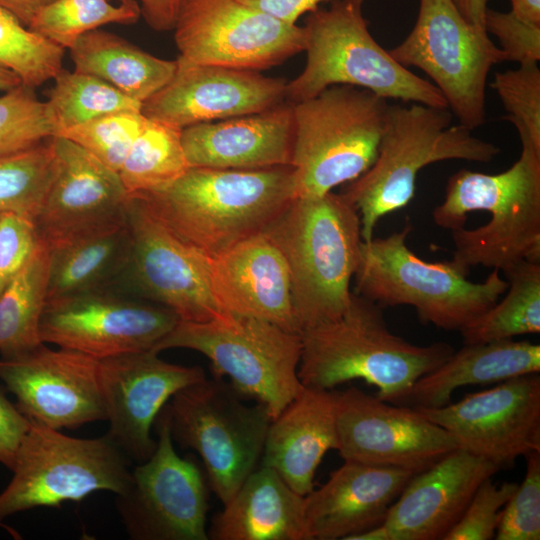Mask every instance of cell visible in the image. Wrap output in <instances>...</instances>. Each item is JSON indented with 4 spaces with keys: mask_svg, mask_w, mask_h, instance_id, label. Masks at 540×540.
Returning <instances> with one entry per match:
<instances>
[{
    "mask_svg": "<svg viewBox=\"0 0 540 540\" xmlns=\"http://www.w3.org/2000/svg\"><path fill=\"white\" fill-rule=\"evenodd\" d=\"M519 139L521 154L512 166L497 174L455 172L432 211L434 223L452 232V260L469 271L540 262V150Z\"/></svg>",
    "mask_w": 540,
    "mask_h": 540,
    "instance_id": "1",
    "label": "cell"
},
{
    "mask_svg": "<svg viewBox=\"0 0 540 540\" xmlns=\"http://www.w3.org/2000/svg\"><path fill=\"white\" fill-rule=\"evenodd\" d=\"M133 196L178 238L213 257L264 232L289 206L294 171L190 167L168 185Z\"/></svg>",
    "mask_w": 540,
    "mask_h": 540,
    "instance_id": "2",
    "label": "cell"
},
{
    "mask_svg": "<svg viewBox=\"0 0 540 540\" xmlns=\"http://www.w3.org/2000/svg\"><path fill=\"white\" fill-rule=\"evenodd\" d=\"M300 335L303 386L330 390L362 379L377 388L379 399L398 405L420 377L454 352L445 342L421 346L392 333L382 307L354 292L341 316Z\"/></svg>",
    "mask_w": 540,
    "mask_h": 540,
    "instance_id": "3",
    "label": "cell"
},
{
    "mask_svg": "<svg viewBox=\"0 0 540 540\" xmlns=\"http://www.w3.org/2000/svg\"><path fill=\"white\" fill-rule=\"evenodd\" d=\"M265 232L287 263L300 333L341 316L363 242L355 207L332 191L295 197Z\"/></svg>",
    "mask_w": 540,
    "mask_h": 540,
    "instance_id": "4",
    "label": "cell"
},
{
    "mask_svg": "<svg viewBox=\"0 0 540 540\" xmlns=\"http://www.w3.org/2000/svg\"><path fill=\"white\" fill-rule=\"evenodd\" d=\"M452 119L448 108L389 103L375 161L342 193L359 214L363 241L374 236L381 218L410 203L424 167L445 160L488 163L498 156V146Z\"/></svg>",
    "mask_w": 540,
    "mask_h": 540,
    "instance_id": "5",
    "label": "cell"
},
{
    "mask_svg": "<svg viewBox=\"0 0 540 540\" xmlns=\"http://www.w3.org/2000/svg\"><path fill=\"white\" fill-rule=\"evenodd\" d=\"M412 229L407 218L400 230L362 242L354 293L381 307L412 306L423 324L458 331L505 293L508 282L498 269L475 283L452 259H421L407 245Z\"/></svg>",
    "mask_w": 540,
    "mask_h": 540,
    "instance_id": "6",
    "label": "cell"
},
{
    "mask_svg": "<svg viewBox=\"0 0 540 540\" xmlns=\"http://www.w3.org/2000/svg\"><path fill=\"white\" fill-rule=\"evenodd\" d=\"M306 65L286 85V101L312 98L334 85L363 88L385 99L448 108L428 80L399 64L371 35L359 0H335L310 12L303 26Z\"/></svg>",
    "mask_w": 540,
    "mask_h": 540,
    "instance_id": "7",
    "label": "cell"
},
{
    "mask_svg": "<svg viewBox=\"0 0 540 540\" xmlns=\"http://www.w3.org/2000/svg\"><path fill=\"white\" fill-rule=\"evenodd\" d=\"M295 197L320 196L365 173L377 157L387 99L334 85L292 103Z\"/></svg>",
    "mask_w": 540,
    "mask_h": 540,
    "instance_id": "8",
    "label": "cell"
},
{
    "mask_svg": "<svg viewBox=\"0 0 540 540\" xmlns=\"http://www.w3.org/2000/svg\"><path fill=\"white\" fill-rule=\"evenodd\" d=\"M301 335L273 323L226 314L205 322L179 321L154 348H187L206 356L216 377L227 376L243 398L272 419L299 394Z\"/></svg>",
    "mask_w": 540,
    "mask_h": 540,
    "instance_id": "9",
    "label": "cell"
},
{
    "mask_svg": "<svg viewBox=\"0 0 540 540\" xmlns=\"http://www.w3.org/2000/svg\"><path fill=\"white\" fill-rule=\"evenodd\" d=\"M242 399L229 382L206 377L179 390L162 408L173 441L197 452L222 504L257 468L272 421L265 406Z\"/></svg>",
    "mask_w": 540,
    "mask_h": 540,
    "instance_id": "10",
    "label": "cell"
},
{
    "mask_svg": "<svg viewBox=\"0 0 540 540\" xmlns=\"http://www.w3.org/2000/svg\"><path fill=\"white\" fill-rule=\"evenodd\" d=\"M128 457L107 436L83 439L31 421L13 477L0 493L1 521L36 507L79 502L96 491L123 493L131 478Z\"/></svg>",
    "mask_w": 540,
    "mask_h": 540,
    "instance_id": "11",
    "label": "cell"
},
{
    "mask_svg": "<svg viewBox=\"0 0 540 540\" xmlns=\"http://www.w3.org/2000/svg\"><path fill=\"white\" fill-rule=\"evenodd\" d=\"M406 68L423 71L459 124L474 130L486 118L485 92L491 68L503 51L483 27L467 21L453 0H419L415 24L389 50Z\"/></svg>",
    "mask_w": 540,
    "mask_h": 540,
    "instance_id": "12",
    "label": "cell"
},
{
    "mask_svg": "<svg viewBox=\"0 0 540 540\" xmlns=\"http://www.w3.org/2000/svg\"><path fill=\"white\" fill-rule=\"evenodd\" d=\"M126 223L129 256L108 289L167 307L181 321L226 315L212 294L210 256L178 238L133 195L127 201Z\"/></svg>",
    "mask_w": 540,
    "mask_h": 540,
    "instance_id": "13",
    "label": "cell"
},
{
    "mask_svg": "<svg viewBox=\"0 0 540 540\" xmlns=\"http://www.w3.org/2000/svg\"><path fill=\"white\" fill-rule=\"evenodd\" d=\"M155 451L132 471L116 508L134 540H208L209 485L197 462L181 457L173 446L161 410Z\"/></svg>",
    "mask_w": 540,
    "mask_h": 540,
    "instance_id": "14",
    "label": "cell"
},
{
    "mask_svg": "<svg viewBox=\"0 0 540 540\" xmlns=\"http://www.w3.org/2000/svg\"><path fill=\"white\" fill-rule=\"evenodd\" d=\"M173 30L179 57L196 64L260 72L305 48L303 26L239 0H183Z\"/></svg>",
    "mask_w": 540,
    "mask_h": 540,
    "instance_id": "15",
    "label": "cell"
},
{
    "mask_svg": "<svg viewBox=\"0 0 540 540\" xmlns=\"http://www.w3.org/2000/svg\"><path fill=\"white\" fill-rule=\"evenodd\" d=\"M179 321L167 307L101 288L46 302L39 335L100 360L153 350Z\"/></svg>",
    "mask_w": 540,
    "mask_h": 540,
    "instance_id": "16",
    "label": "cell"
},
{
    "mask_svg": "<svg viewBox=\"0 0 540 540\" xmlns=\"http://www.w3.org/2000/svg\"><path fill=\"white\" fill-rule=\"evenodd\" d=\"M337 448L344 461L420 473L459 448L418 410L349 387L335 392Z\"/></svg>",
    "mask_w": 540,
    "mask_h": 540,
    "instance_id": "17",
    "label": "cell"
},
{
    "mask_svg": "<svg viewBox=\"0 0 540 540\" xmlns=\"http://www.w3.org/2000/svg\"><path fill=\"white\" fill-rule=\"evenodd\" d=\"M415 409L446 430L459 448L499 469L540 451L539 373L499 382L442 407Z\"/></svg>",
    "mask_w": 540,
    "mask_h": 540,
    "instance_id": "18",
    "label": "cell"
},
{
    "mask_svg": "<svg viewBox=\"0 0 540 540\" xmlns=\"http://www.w3.org/2000/svg\"><path fill=\"white\" fill-rule=\"evenodd\" d=\"M0 379L30 421L60 430L106 419L99 360L87 354L42 343L23 355L1 358Z\"/></svg>",
    "mask_w": 540,
    "mask_h": 540,
    "instance_id": "19",
    "label": "cell"
},
{
    "mask_svg": "<svg viewBox=\"0 0 540 540\" xmlns=\"http://www.w3.org/2000/svg\"><path fill=\"white\" fill-rule=\"evenodd\" d=\"M148 350L99 360L107 436L135 462L146 461L157 441L151 427L168 400L179 390L206 378L199 366H183Z\"/></svg>",
    "mask_w": 540,
    "mask_h": 540,
    "instance_id": "20",
    "label": "cell"
},
{
    "mask_svg": "<svg viewBox=\"0 0 540 540\" xmlns=\"http://www.w3.org/2000/svg\"><path fill=\"white\" fill-rule=\"evenodd\" d=\"M51 143L54 171L33 220L40 240L52 248L124 222L129 195L118 172L65 137Z\"/></svg>",
    "mask_w": 540,
    "mask_h": 540,
    "instance_id": "21",
    "label": "cell"
},
{
    "mask_svg": "<svg viewBox=\"0 0 540 540\" xmlns=\"http://www.w3.org/2000/svg\"><path fill=\"white\" fill-rule=\"evenodd\" d=\"M172 78L142 103V114L179 129L261 112L286 101L287 82L259 71L196 64L180 57Z\"/></svg>",
    "mask_w": 540,
    "mask_h": 540,
    "instance_id": "22",
    "label": "cell"
},
{
    "mask_svg": "<svg viewBox=\"0 0 540 540\" xmlns=\"http://www.w3.org/2000/svg\"><path fill=\"white\" fill-rule=\"evenodd\" d=\"M210 283L223 313L300 333L287 263L265 231L211 257Z\"/></svg>",
    "mask_w": 540,
    "mask_h": 540,
    "instance_id": "23",
    "label": "cell"
},
{
    "mask_svg": "<svg viewBox=\"0 0 540 540\" xmlns=\"http://www.w3.org/2000/svg\"><path fill=\"white\" fill-rule=\"evenodd\" d=\"M499 470L491 462L457 448L414 474L383 523L391 540H443L477 488Z\"/></svg>",
    "mask_w": 540,
    "mask_h": 540,
    "instance_id": "24",
    "label": "cell"
},
{
    "mask_svg": "<svg viewBox=\"0 0 540 540\" xmlns=\"http://www.w3.org/2000/svg\"><path fill=\"white\" fill-rule=\"evenodd\" d=\"M414 473L344 461L328 481L305 496L308 540H349L383 524Z\"/></svg>",
    "mask_w": 540,
    "mask_h": 540,
    "instance_id": "25",
    "label": "cell"
},
{
    "mask_svg": "<svg viewBox=\"0 0 540 540\" xmlns=\"http://www.w3.org/2000/svg\"><path fill=\"white\" fill-rule=\"evenodd\" d=\"M293 140V105L289 101L261 112L199 123L181 131L189 167L291 166Z\"/></svg>",
    "mask_w": 540,
    "mask_h": 540,
    "instance_id": "26",
    "label": "cell"
},
{
    "mask_svg": "<svg viewBox=\"0 0 540 540\" xmlns=\"http://www.w3.org/2000/svg\"><path fill=\"white\" fill-rule=\"evenodd\" d=\"M336 448L335 392L303 386L272 419L260 463L306 496L314 489V475L323 456Z\"/></svg>",
    "mask_w": 540,
    "mask_h": 540,
    "instance_id": "27",
    "label": "cell"
},
{
    "mask_svg": "<svg viewBox=\"0 0 540 540\" xmlns=\"http://www.w3.org/2000/svg\"><path fill=\"white\" fill-rule=\"evenodd\" d=\"M305 496L260 465L223 504L207 529L212 540H308Z\"/></svg>",
    "mask_w": 540,
    "mask_h": 540,
    "instance_id": "28",
    "label": "cell"
},
{
    "mask_svg": "<svg viewBox=\"0 0 540 540\" xmlns=\"http://www.w3.org/2000/svg\"><path fill=\"white\" fill-rule=\"evenodd\" d=\"M540 372V345L512 339L464 344L433 371L420 377L402 405L436 408L450 403L459 387L499 383Z\"/></svg>",
    "mask_w": 540,
    "mask_h": 540,
    "instance_id": "29",
    "label": "cell"
},
{
    "mask_svg": "<svg viewBox=\"0 0 540 540\" xmlns=\"http://www.w3.org/2000/svg\"><path fill=\"white\" fill-rule=\"evenodd\" d=\"M69 51L74 70L98 77L140 103L159 91L177 67L176 60L155 57L100 29L82 35Z\"/></svg>",
    "mask_w": 540,
    "mask_h": 540,
    "instance_id": "30",
    "label": "cell"
},
{
    "mask_svg": "<svg viewBox=\"0 0 540 540\" xmlns=\"http://www.w3.org/2000/svg\"><path fill=\"white\" fill-rule=\"evenodd\" d=\"M130 245L125 219L49 248L46 302L109 287L124 269Z\"/></svg>",
    "mask_w": 540,
    "mask_h": 540,
    "instance_id": "31",
    "label": "cell"
},
{
    "mask_svg": "<svg viewBox=\"0 0 540 540\" xmlns=\"http://www.w3.org/2000/svg\"><path fill=\"white\" fill-rule=\"evenodd\" d=\"M50 251L41 241L0 295L1 358L23 355L43 342L40 319L46 304Z\"/></svg>",
    "mask_w": 540,
    "mask_h": 540,
    "instance_id": "32",
    "label": "cell"
},
{
    "mask_svg": "<svg viewBox=\"0 0 540 540\" xmlns=\"http://www.w3.org/2000/svg\"><path fill=\"white\" fill-rule=\"evenodd\" d=\"M503 273L508 282L504 298L459 330L464 344L540 332V262L522 261Z\"/></svg>",
    "mask_w": 540,
    "mask_h": 540,
    "instance_id": "33",
    "label": "cell"
},
{
    "mask_svg": "<svg viewBox=\"0 0 540 540\" xmlns=\"http://www.w3.org/2000/svg\"><path fill=\"white\" fill-rule=\"evenodd\" d=\"M181 131L162 122L147 120L118 171L128 195L166 186L190 168Z\"/></svg>",
    "mask_w": 540,
    "mask_h": 540,
    "instance_id": "34",
    "label": "cell"
},
{
    "mask_svg": "<svg viewBox=\"0 0 540 540\" xmlns=\"http://www.w3.org/2000/svg\"><path fill=\"white\" fill-rule=\"evenodd\" d=\"M46 101L57 133L101 116L127 110H141L137 102L93 75L64 68L53 79Z\"/></svg>",
    "mask_w": 540,
    "mask_h": 540,
    "instance_id": "35",
    "label": "cell"
},
{
    "mask_svg": "<svg viewBox=\"0 0 540 540\" xmlns=\"http://www.w3.org/2000/svg\"><path fill=\"white\" fill-rule=\"evenodd\" d=\"M141 16L136 0H53L41 8L28 28L51 42L70 49L84 34L110 24L135 23Z\"/></svg>",
    "mask_w": 540,
    "mask_h": 540,
    "instance_id": "36",
    "label": "cell"
},
{
    "mask_svg": "<svg viewBox=\"0 0 540 540\" xmlns=\"http://www.w3.org/2000/svg\"><path fill=\"white\" fill-rule=\"evenodd\" d=\"M54 171L51 138L31 148L0 154V214L34 220Z\"/></svg>",
    "mask_w": 540,
    "mask_h": 540,
    "instance_id": "37",
    "label": "cell"
},
{
    "mask_svg": "<svg viewBox=\"0 0 540 540\" xmlns=\"http://www.w3.org/2000/svg\"><path fill=\"white\" fill-rule=\"evenodd\" d=\"M65 49L23 25L0 7V66L35 89L63 69Z\"/></svg>",
    "mask_w": 540,
    "mask_h": 540,
    "instance_id": "38",
    "label": "cell"
},
{
    "mask_svg": "<svg viewBox=\"0 0 540 540\" xmlns=\"http://www.w3.org/2000/svg\"><path fill=\"white\" fill-rule=\"evenodd\" d=\"M57 133L47 102L19 84L0 96V154L36 146Z\"/></svg>",
    "mask_w": 540,
    "mask_h": 540,
    "instance_id": "39",
    "label": "cell"
},
{
    "mask_svg": "<svg viewBox=\"0 0 540 540\" xmlns=\"http://www.w3.org/2000/svg\"><path fill=\"white\" fill-rule=\"evenodd\" d=\"M147 120L141 110L120 111L62 130L55 136L75 142L118 172Z\"/></svg>",
    "mask_w": 540,
    "mask_h": 540,
    "instance_id": "40",
    "label": "cell"
},
{
    "mask_svg": "<svg viewBox=\"0 0 540 540\" xmlns=\"http://www.w3.org/2000/svg\"><path fill=\"white\" fill-rule=\"evenodd\" d=\"M491 87L507 114L503 117L516 128L519 138L540 150V69L538 64L494 74Z\"/></svg>",
    "mask_w": 540,
    "mask_h": 540,
    "instance_id": "41",
    "label": "cell"
},
{
    "mask_svg": "<svg viewBox=\"0 0 540 540\" xmlns=\"http://www.w3.org/2000/svg\"><path fill=\"white\" fill-rule=\"evenodd\" d=\"M525 457L524 479L502 509L496 540L540 539V451Z\"/></svg>",
    "mask_w": 540,
    "mask_h": 540,
    "instance_id": "42",
    "label": "cell"
},
{
    "mask_svg": "<svg viewBox=\"0 0 540 540\" xmlns=\"http://www.w3.org/2000/svg\"><path fill=\"white\" fill-rule=\"evenodd\" d=\"M518 484L497 485L486 479L475 491L459 521L443 540H490L495 537L502 509Z\"/></svg>",
    "mask_w": 540,
    "mask_h": 540,
    "instance_id": "43",
    "label": "cell"
},
{
    "mask_svg": "<svg viewBox=\"0 0 540 540\" xmlns=\"http://www.w3.org/2000/svg\"><path fill=\"white\" fill-rule=\"evenodd\" d=\"M484 28L494 35L505 61L518 65L538 64L540 60V26L522 21L511 11L501 12L488 8Z\"/></svg>",
    "mask_w": 540,
    "mask_h": 540,
    "instance_id": "44",
    "label": "cell"
},
{
    "mask_svg": "<svg viewBox=\"0 0 540 540\" xmlns=\"http://www.w3.org/2000/svg\"><path fill=\"white\" fill-rule=\"evenodd\" d=\"M40 242L33 220L14 213L0 214V295Z\"/></svg>",
    "mask_w": 540,
    "mask_h": 540,
    "instance_id": "45",
    "label": "cell"
},
{
    "mask_svg": "<svg viewBox=\"0 0 540 540\" xmlns=\"http://www.w3.org/2000/svg\"><path fill=\"white\" fill-rule=\"evenodd\" d=\"M30 425L31 421L0 389V463L10 470Z\"/></svg>",
    "mask_w": 540,
    "mask_h": 540,
    "instance_id": "46",
    "label": "cell"
},
{
    "mask_svg": "<svg viewBox=\"0 0 540 540\" xmlns=\"http://www.w3.org/2000/svg\"><path fill=\"white\" fill-rule=\"evenodd\" d=\"M242 3L255 8L282 22L297 24L298 19L313 12L325 2L335 0H239Z\"/></svg>",
    "mask_w": 540,
    "mask_h": 540,
    "instance_id": "47",
    "label": "cell"
},
{
    "mask_svg": "<svg viewBox=\"0 0 540 540\" xmlns=\"http://www.w3.org/2000/svg\"><path fill=\"white\" fill-rule=\"evenodd\" d=\"M141 15L156 31L173 30L183 0H138Z\"/></svg>",
    "mask_w": 540,
    "mask_h": 540,
    "instance_id": "48",
    "label": "cell"
},
{
    "mask_svg": "<svg viewBox=\"0 0 540 540\" xmlns=\"http://www.w3.org/2000/svg\"><path fill=\"white\" fill-rule=\"evenodd\" d=\"M53 0H0V7L28 27L36 13Z\"/></svg>",
    "mask_w": 540,
    "mask_h": 540,
    "instance_id": "49",
    "label": "cell"
},
{
    "mask_svg": "<svg viewBox=\"0 0 540 540\" xmlns=\"http://www.w3.org/2000/svg\"><path fill=\"white\" fill-rule=\"evenodd\" d=\"M453 2L467 21L484 28L489 0H453Z\"/></svg>",
    "mask_w": 540,
    "mask_h": 540,
    "instance_id": "50",
    "label": "cell"
},
{
    "mask_svg": "<svg viewBox=\"0 0 540 540\" xmlns=\"http://www.w3.org/2000/svg\"><path fill=\"white\" fill-rule=\"evenodd\" d=\"M516 17L540 26V0H511V10Z\"/></svg>",
    "mask_w": 540,
    "mask_h": 540,
    "instance_id": "51",
    "label": "cell"
},
{
    "mask_svg": "<svg viewBox=\"0 0 540 540\" xmlns=\"http://www.w3.org/2000/svg\"><path fill=\"white\" fill-rule=\"evenodd\" d=\"M349 540H391L388 529L384 524L361 533L355 534Z\"/></svg>",
    "mask_w": 540,
    "mask_h": 540,
    "instance_id": "52",
    "label": "cell"
},
{
    "mask_svg": "<svg viewBox=\"0 0 540 540\" xmlns=\"http://www.w3.org/2000/svg\"><path fill=\"white\" fill-rule=\"evenodd\" d=\"M21 83V79L14 72L0 66V92L8 91Z\"/></svg>",
    "mask_w": 540,
    "mask_h": 540,
    "instance_id": "53",
    "label": "cell"
},
{
    "mask_svg": "<svg viewBox=\"0 0 540 540\" xmlns=\"http://www.w3.org/2000/svg\"><path fill=\"white\" fill-rule=\"evenodd\" d=\"M359 1H361L363 3L365 0H359Z\"/></svg>",
    "mask_w": 540,
    "mask_h": 540,
    "instance_id": "54",
    "label": "cell"
}]
</instances>
